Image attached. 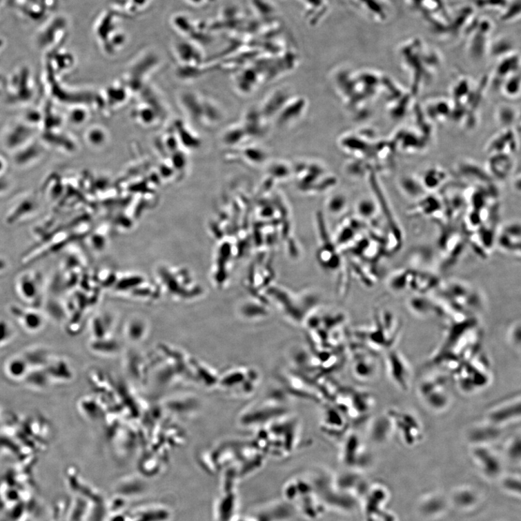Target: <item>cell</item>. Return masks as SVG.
<instances>
[{
	"mask_svg": "<svg viewBox=\"0 0 521 521\" xmlns=\"http://www.w3.org/2000/svg\"><path fill=\"white\" fill-rule=\"evenodd\" d=\"M453 381L461 393L471 395L485 389L493 381L492 367L482 351L453 372Z\"/></svg>",
	"mask_w": 521,
	"mask_h": 521,
	"instance_id": "1",
	"label": "cell"
},
{
	"mask_svg": "<svg viewBox=\"0 0 521 521\" xmlns=\"http://www.w3.org/2000/svg\"><path fill=\"white\" fill-rule=\"evenodd\" d=\"M452 380L443 373L431 374L421 380L417 389L424 406L434 413H442L452 405Z\"/></svg>",
	"mask_w": 521,
	"mask_h": 521,
	"instance_id": "2",
	"label": "cell"
},
{
	"mask_svg": "<svg viewBox=\"0 0 521 521\" xmlns=\"http://www.w3.org/2000/svg\"><path fill=\"white\" fill-rule=\"evenodd\" d=\"M386 412L393 422L394 435L401 444L408 448H413L422 442L424 436L423 424L414 414L394 408L389 409Z\"/></svg>",
	"mask_w": 521,
	"mask_h": 521,
	"instance_id": "3",
	"label": "cell"
},
{
	"mask_svg": "<svg viewBox=\"0 0 521 521\" xmlns=\"http://www.w3.org/2000/svg\"><path fill=\"white\" fill-rule=\"evenodd\" d=\"M521 400L520 393L495 402L486 410L484 420L506 429L520 427Z\"/></svg>",
	"mask_w": 521,
	"mask_h": 521,
	"instance_id": "4",
	"label": "cell"
},
{
	"mask_svg": "<svg viewBox=\"0 0 521 521\" xmlns=\"http://www.w3.org/2000/svg\"><path fill=\"white\" fill-rule=\"evenodd\" d=\"M412 8L434 28L442 32L449 30L453 14L446 9L443 0H407Z\"/></svg>",
	"mask_w": 521,
	"mask_h": 521,
	"instance_id": "5",
	"label": "cell"
},
{
	"mask_svg": "<svg viewBox=\"0 0 521 521\" xmlns=\"http://www.w3.org/2000/svg\"><path fill=\"white\" fill-rule=\"evenodd\" d=\"M469 454L474 464L489 478H496L502 473L503 458L492 445H469Z\"/></svg>",
	"mask_w": 521,
	"mask_h": 521,
	"instance_id": "6",
	"label": "cell"
},
{
	"mask_svg": "<svg viewBox=\"0 0 521 521\" xmlns=\"http://www.w3.org/2000/svg\"><path fill=\"white\" fill-rule=\"evenodd\" d=\"M386 373L397 388L408 392L412 382V369L406 357L397 350L391 349L385 355Z\"/></svg>",
	"mask_w": 521,
	"mask_h": 521,
	"instance_id": "7",
	"label": "cell"
},
{
	"mask_svg": "<svg viewBox=\"0 0 521 521\" xmlns=\"http://www.w3.org/2000/svg\"><path fill=\"white\" fill-rule=\"evenodd\" d=\"M509 431L484 420L473 424L467 429L466 438L469 445L495 446L510 433Z\"/></svg>",
	"mask_w": 521,
	"mask_h": 521,
	"instance_id": "8",
	"label": "cell"
},
{
	"mask_svg": "<svg viewBox=\"0 0 521 521\" xmlns=\"http://www.w3.org/2000/svg\"><path fill=\"white\" fill-rule=\"evenodd\" d=\"M446 296L464 310L466 308H479L482 300L478 293H476L470 285L463 282L451 281L444 286ZM445 295V296H446Z\"/></svg>",
	"mask_w": 521,
	"mask_h": 521,
	"instance_id": "9",
	"label": "cell"
},
{
	"mask_svg": "<svg viewBox=\"0 0 521 521\" xmlns=\"http://www.w3.org/2000/svg\"><path fill=\"white\" fill-rule=\"evenodd\" d=\"M498 249L505 255L520 257V225L511 222L504 225L498 231L497 237Z\"/></svg>",
	"mask_w": 521,
	"mask_h": 521,
	"instance_id": "10",
	"label": "cell"
},
{
	"mask_svg": "<svg viewBox=\"0 0 521 521\" xmlns=\"http://www.w3.org/2000/svg\"><path fill=\"white\" fill-rule=\"evenodd\" d=\"M501 442V449L499 451L503 459L508 460L513 464H519L521 455L520 428L512 431Z\"/></svg>",
	"mask_w": 521,
	"mask_h": 521,
	"instance_id": "11",
	"label": "cell"
},
{
	"mask_svg": "<svg viewBox=\"0 0 521 521\" xmlns=\"http://www.w3.org/2000/svg\"><path fill=\"white\" fill-rule=\"evenodd\" d=\"M39 32V42L41 43L43 40L52 41L63 39L67 29V22L63 17H55L48 23L44 24Z\"/></svg>",
	"mask_w": 521,
	"mask_h": 521,
	"instance_id": "12",
	"label": "cell"
},
{
	"mask_svg": "<svg viewBox=\"0 0 521 521\" xmlns=\"http://www.w3.org/2000/svg\"><path fill=\"white\" fill-rule=\"evenodd\" d=\"M371 435L374 441L378 443L388 442L394 436L393 422L388 413L378 416L374 422Z\"/></svg>",
	"mask_w": 521,
	"mask_h": 521,
	"instance_id": "13",
	"label": "cell"
},
{
	"mask_svg": "<svg viewBox=\"0 0 521 521\" xmlns=\"http://www.w3.org/2000/svg\"><path fill=\"white\" fill-rule=\"evenodd\" d=\"M14 312L28 329L36 330L42 325V317L36 311L23 310L18 307L14 308Z\"/></svg>",
	"mask_w": 521,
	"mask_h": 521,
	"instance_id": "14",
	"label": "cell"
},
{
	"mask_svg": "<svg viewBox=\"0 0 521 521\" xmlns=\"http://www.w3.org/2000/svg\"><path fill=\"white\" fill-rule=\"evenodd\" d=\"M519 320L514 321L509 327L507 339L511 347L520 356L521 352V327Z\"/></svg>",
	"mask_w": 521,
	"mask_h": 521,
	"instance_id": "15",
	"label": "cell"
},
{
	"mask_svg": "<svg viewBox=\"0 0 521 521\" xmlns=\"http://www.w3.org/2000/svg\"><path fill=\"white\" fill-rule=\"evenodd\" d=\"M475 1L481 8L502 11L512 0H475Z\"/></svg>",
	"mask_w": 521,
	"mask_h": 521,
	"instance_id": "16",
	"label": "cell"
}]
</instances>
